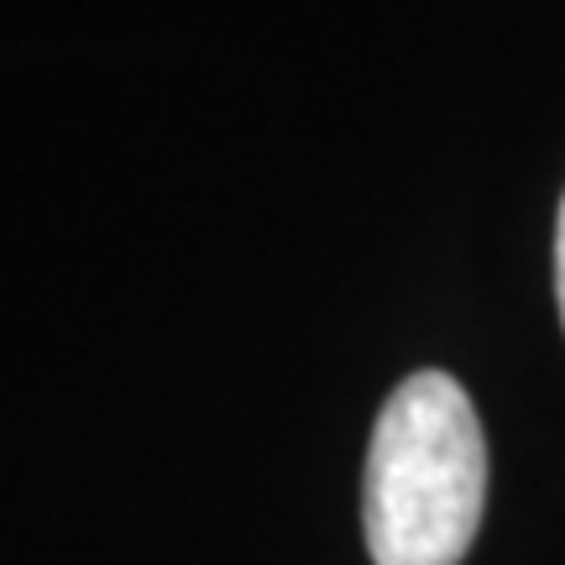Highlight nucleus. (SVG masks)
Wrapping results in <instances>:
<instances>
[{"label":"nucleus","instance_id":"obj_2","mask_svg":"<svg viewBox=\"0 0 565 565\" xmlns=\"http://www.w3.org/2000/svg\"><path fill=\"white\" fill-rule=\"evenodd\" d=\"M555 294H561V320H565V200H561V225H555Z\"/></svg>","mask_w":565,"mask_h":565},{"label":"nucleus","instance_id":"obj_1","mask_svg":"<svg viewBox=\"0 0 565 565\" xmlns=\"http://www.w3.org/2000/svg\"><path fill=\"white\" fill-rule=\"evenodd\" d=\"M487 498V440L450 372L393 387L366 450L362 519L372 565H461Z\"/></svg>","mask_w":565,"mask_h":565}]
</instances>
